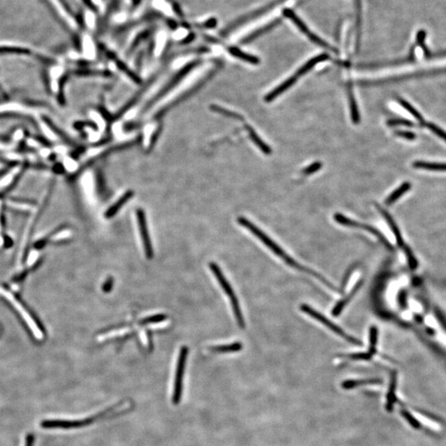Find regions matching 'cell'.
Instances as JSON below:
<instances>
[{"label": "cell", "mask_w": 446, "mask_h": 446, "mask_svg": "<svg viewBox=\"0 0 446 446\" xmlns=\"http://www.w3.org/2000/svg\"><path fill=\"white\" fill-rule=\"evenodd\" d=\"M378 331L377 327H370V349H369V352L370 354H375L376 352H377V349H376V346H377V344H378Z\"/></svg>", "instance_id": "484cf974"}, {"label": "cell", "mask_w": 446, "mask_h": 446, "mask_svg": "<svg viewBox=\"0 0 446 446\" xmlns=\"http://www.w3.org/2000/svg\"><path fill=\"white\" fill-rule=\"evenodd\" d=\"M246 128H247L249 136H250L251 140L253 141L254 143L260 148V150H261L262 152L264 153V154H266V155L271 154L272 150L270 149V147L263 142V140L256 134V131H254L253 128H250L249 126H247Z\"/></svg>", "instance_id": "e0dca14e"}, {"label": "cell", "mask_w": 446, "mask_h": 446, "mask_svg": "<svg viewBox=\"0 0 446 446\" xmlns=\"http://www.w3.org/2000/svg\"><path fill=\"white\" fill-rule=\"evenodd\" d=\"M300 308H301V310H302V312H304V313H307L308 315L316 319V321H318L319 322H321V324L325 325V326L328 327L330 330H332V332H334L335 334L340 335V337H342L343 339H345L346 341H348L349 343H351V344H353V345L361 346L362 342L360 340L347 334V333H346L344 330L341 329L339 326L333 323L332 321H330L329 319L326 317L325 316L322 315L321 313H319L317 311H316L315 309H313V308H311L310 306H308V305L307 304H302Z\"/></svg>", "instance_id": "5b68a950"}, {"label": "cell", "mask_w": 446, "mask_h": 446, "mask_svg": "<svg viewBox=\"0 0 446 446\" xmlns=\"http://www.w3.org/2000/svg\"><path fill=\"white\" fill-rule=\"evenodd\" d=\"M188 349L187 346H183L180 350V355L178 358L177 366L174 377V391L172 397V403L178 405L181 401L183 394V380L185 376V366L188 357Z\"/></svg>", "instance_id": "8992f818"}, {"label": "cell", "mask_w": 446, "mask_h": 446, "mask_svg": "<svg viewBox=\"0 0 446 446\" xmlns=\"http://www.w3.org/2000/svg\"><path fill=\"white\" fill-rule=\"evenodd\" d=\"M237 222H238L240 225L244 226L245 228L249 230L251 233H253L259 240L261 241L263 244H264L267 247L269 248V250L273 251L276 256H279L283 260H284L286 264H289V266L293 267L294 269L300 270L302 272L307 273L308 275H312L313 277H315L316 279H317L321 281V283H324L329 289H332L334 291H337V289H335V287L331 282L327 280L326 278H324L320 274L316 272L313 269H309L308 267L302 266L301 264H298L296 260H294V259L286 253L285 251L279 245H278L277 243L274 242L268 235L265 234L264 231H262L259 228L258 226H256L255 224L248 220L247 218L240 217V218H237Z\"/></svg>", "instance_id": "6da1fadb"}, {"label": "cell", "mask_w": 446, "mask_h": 446, "mask_svg": "<svg viewBox=\"0 0 446 446\" xmlns=\"http://www.w3.org/2000/svg\"><path fill=\"white\" fill-rule=\"evenodd\" d=\"M346 357H348L350 359H354V360H359V359L360 360H370L372 359L373 354H370V352L368 351L366 353L349 354V355H346Z\"/></svg>", "instance_id": "e575fe53"}, {"label": "cell", "mask_w": 446, "mask_h": 446, "mask_svg": "<svg viewBox=\"0 0 446 446\" xmlns=\"http://www.w3.org/2000/svg\"><path fill=\"white\" fill-rule=\"evenodd\" d=\"M403 250L405 251L406 256H407V259H408L409 266L411 267V269H416V268H417L418 263H417V260H416V257L414 256L411 249H410L409 246L406 245H403Z\"/></svg>", "instance_id": "f546056e"}, {"label": "cell", "mask_w": 446, "mask_h": 446, "mask_svg": "<svg viewBox=\"0 0 446 446\" xmlns=\"http://www.w3.org/2000/svg\"><path fill=\"white\" fill-rule=\"evenodd\" d=\"M133 191L129 190L127 193H124L123 196L121 197L113 205H112L111 207L107 210V212L104 213L105 218L109 219V218L114 217L116 215V213L121 209V207H123L124 204H127L128 200L131 199L133 197Z\"/></svg>", "instance_id": "4fadbf2b"}, {"label": "cell", "mask_w": 446, "mask_h": 446, "mask_svg": "<svg viewBox=\"0 0 446 446\" xmlns=\"http://www.w3.org/2000/svg\"><path fill=\"white\" fill-rule=\"evenodd\" d=\"M378 383H380V381L376 380V379H367V380L360 381H346L342 385L343 388L345 389H353L359 384H378Z\"/></svg>", "instance_id": "f1b7e54d"}, {"label": "cell", "mask_w": 446, "mask_h": 446, "mask_svg": "<svg viewBox=\"0 0 446 446\" xmlns=\"http://www.w3.org/2000/svg\"><path fill=\"white\" fill-rule=\"evenodd\" d=\"M397 102H398L401 106L404 108L407 111L409 112L416 119L418 120L420 123H424V118L422 117V114H421L419 112L417 111L411 104H410V103H408V101H406L405 99H403V98H397Z\"/></svg>", "instance_id": "cb8c5ba5"}, {"label": "cell", "mask_w": 446, "mask_h": 446, "mask_svg": "<svg viewBox=\"0 0 446 446\" xmlns=\"http://www.w3.org/2000/svg\"><path fill=\"white\" fill-rule=\"evenodd\" d=\"M14 174H15V172L13 171L11 173H9L5 177L3 178V180L0 181V187L2 188V187L8 186L11 183L12 179L14 178Z\"/></svg>", "instance_id": "ab89813d"}, {"label": "cell", "mask_w": 446, "mask_h": 446, "mask_svg": "<svg viewBox=\"0 0 446 446\" xmlns=\"http://www.w3.org/2000/svg\"><path fill=\"white\" fill-rule=\"evenodd\" d=\"M83 2L85 3V5L87 6L88 8H90L91 11H98V8L96 7L95 4L93 3L92 0H83Z\"/></svg>", "instance_id": "ee69618b"}, {"label": "cell", "mask_w": 446, "mask_h": 446, "mask_svg": "<svg viewBox=\"0 0 446 446\" xmlns=\"http://www.w3.org/2000/svg\"><path fill=\"white\" fill-rule=\"evenodd\" d=\"M115 62H116V66H117V68L119 69L120 71L123 72L125 74H127L128 78H130L132 81L135 82L137 85L142 84V81L141 78L135 72L131 71V69L129 68L128 66H126L122 60L115 59Z\"/></svg>", "instance_id": "7402d4cb"}, {"label": "cell", "mask_w": 446, "mask_h": 446, "mask_svg": "<svg viewBox=\"0 0 446 446\" xmlns=\"http://www.w3.org/2000/svg\"><path fill=\"white\" fill-rule=\"evenodd\" d=\"M279 22V20H278V21L276 20V21H274V22H270L269 24L266 25L265 27H261V28H260L259 30L255 31L254 33H251V34H250L248 37H246L245 38L243 39L242 41V43H249L250 41H253L255 39L257 38L260 36L263 35L264 33H268L269 31L271 30L274 27H276Z\"/></svg>", "instance_id": "ffe728a7"}, {"label": "cell", "mask_w": 446, "mask_h": 446, "mask_svg": "<svg viewBox=\"0 0 446 446\" xmlns=\"http://www.w3.org/2000/svg\"><path fill=\"white\" fill-rule=\"evenodd\" d=\"M152 30L150 28V29H147V30L139 33L138 35L136 36V38L134 39V41H132V43H131V46L129 48V52H131L136 49L139 44L141 43L145 39H147L152 33Z\"/></svg>", "instance_id": "4316f807"}, {"label": "cell", "mask_w": 446, "mask_h": 446, "mask_svg": "<svg viewBox=\"0 0 446 446\" xmlns=\"http://www.w3.org/2000/svg\"><path fill=\"white\" fill-rule=\"evenodd\" d=\"M411 185L410 183H403V185H401L396 190L393 191L387 198L386 201H385L386 205H389H389H392V204H394L395 202L397 201V199H400L404 193H407L411 188Z\"/></svg>", "instance_id": "2e32d148"}, {"label": "cell", "mask_w": 446, "mask_h": 446, "mask_svg": "<svg viewBox=\"0 0 446 446\" xmlns=\"http://www.w3.org/2000/svg\"><path fill=\"white\" fill-rule=\"evenodd\" d=\"M0 294L6 300H8V302L14 307L17 313H19V315L22 317V321H24L28 327V329L32 332L33 336L37 340H42L44 337L42 330L41 329V327H39L35 319L32 316L29 311L25 308L24 305L22 304V302L17 298V297L8 289L0 288Z\"/></svg>", "instance_id": "7a4b0ae2"}, {"label": "cell", "mask_w": 446, "mask_h": 446, "mask_svg": "<svg viewBox=\"0 0 446 446\" xmlns=\"http://www.w3.org/2000/svg\"><path fill=\"white\" fill-rule=\"evenodd\" d=\"M213 352L218 353H230V352H237L242 350V344L240 342L231 343L228 345H222V346H213L210 348Z\"/></svg>", "instance_id": "44dd1931"}, {"label": "cell", "mask_w": 446, "mask_h": 446, "mask_svg": "<svg viewBox=\"0 0 446 446\" xmlns=\"http://www.w3.org/2000/svg\"><path fill=\"white\" fill-rule=\"evenodd\" d=\"M362 284H363V280H359V282L354 286V288L352 289V290L350 292L348 296H346L345 298L340 300V302H338L337 304L334 306L333 310H332V315L334 316H338L340 315L343 309L346 308V305L348 304L349 302H351V300L354 297V295L357 294V292L359 291V289L361 288Z\"/></svg>", "instance_id": "7c38bea8"}, {"label": "cell", "mask_w": 446, "mask_h": 446, "mask_svg": "<svg viewBox=\"0 0 446 446\" xmlns=\"http://www.w3.org/2000/svg\"><path fill=\"white\" fill-rule=\"evenodd\" d=\"M322 166V164L321 162H315V163L312 164L311 166H308L306 169L303 170V174L308 175V174H312L315 172L318 171L320 170Z\"/></svg>", "instance_id": "d590c367"}, {"label": "cell", "mask_w": 446, "mask_h": 446, "mask_svg": "<svg viewBox=\"0 0 446 446\" xmlns=\"http://www.w3.org/2000/svg\"><path fill=\"white\" fill-rule=\"evenodd\" d=\"M210 110L214 112H217V113H219V114L223 115V116L230 117V118H234V119L237 120L243 119V117L242 115L238 114L235 112L230 111L228 109H224L223 107L215 105V104H212L210 106Z\"/></svg>", "instance_id": "603a6c76"}, {"label": "cell", "mask_w": 446, "mask_h": 446, "mask_svg": "<svg viewBox=\"0 0 446 446\" xmlns=\"http://www.w3.org/2000/svg\"><path fill=\"white\" fill-rule=\"evenodd\" d=\"M376 207H378V211L380 212L381 214L383 215L385 220L387 221V223L389 224V227L392 230V233L395 236V238H396V241H397V245L403 247V245H405L404 244V241H403V237L401 235V231L398 228L397 224L395 223V221L393 220V218L391 217V215L389 214V212L385 211L384 208L379 207L378 205H376Z\"/></svg>", "instance_id": "30bf717a"}, {"label": "cell", "mask_w": 446, "mask_h": 446, "mask_svg": "<svg viewBox=\"0 0 446 446\" xmlns=\"http://www.w3.org/2000/svg\"><path fill=\"white\" fill-rule=\"evenodd\" d=\"M297 79L298 78L294 74L289 79H286L285 81L283 82L280 85H279L278 87L275 88V90L269 93L265 98H264V100L266 101V102H271V101L274 100L275 98L280 95L281 93H283V92H285V91L289 90V88L292 87L296 83Z\"/></svg>", "instance_id": "8fae6325"}, {"label": "cell", "mask_w": 446, "mask_h": 446, "mask_svg": "<svg viewBox=\"0 0 446 446\" xmlns=\"http://www.w3.org/2000/svg\"><path fill=\"white\" fill-rule=\"evenodd\" d=\"M403 415L405 416L406 419L408 420V422H410L414 427H416V428L419 427L418 422H416V420L414 419L413 417L411 415H409L407 411H403Z\"/></svg>", "instance_id": "b9f144b4"}, {"label": "cell", "mask_w": 446, "mask_h": 446, "mask_svg": "<svg viewBox=\"0 0 446 446\" xmlns=\"http://www.w3.org/2000/svg\"><path fill=\"white\" fill-rule=\"evenodd\" d=\"M194 38H195V34L192 33H190V34H189V35H188V37H186V38L184 39V40H183L181 42H182V44L189 43V42L193 41V39Z\"/></svg>", "instance_id": "f6af8a7d"}, {"label": "cell", "mask_w": 446, "mask_h": 446, "mask_svg": "<svg viewBox=\"0 0 446 446\" xmlns=\"http://www.w3.org/2000/svg\"><path fill=\"white\" fill-rule=\"evenodd\" d=\"M334 219L336 223H339V224H341L343 226L363 229V230L369 231L370 233L374 235L376 237H378V239L380 240L381 242L384 243V245H386L387 247L390 249V250H392V245L388 242V240L384 237V235L382 234L380 231H378L377 229L374 228L373 226H370V225H367V224H362V223H358L356 221L352 220V219L346 218V217L342 215V214H340V213H335L334 215Z\"/></svg>", "instance_id": "ba28073f"}, {"label": "cell", "mask_w": 446, "mask_h": 446, "mask_svg": "<svg viewBox=\"0 0 446 446\" xmlns=\"http://www.w3.org/2000/svg\"><path fill=\"white\" fill-rule=\"evenodd\" d=\"M209 268L213 273V275H215L216 279H218V283L223 289V291L225 292L226 295L228 296L231 306H232V310L234 313L235 317L237 319V323L241 328L244 329L245 327V319L243 317L242 313L240 308L239 301L237 299V296L232 289V287L229 283L226 278L223 275L220 267L218 266V264L215 263H210Z\"/></svg>", "instance_id": "3957f363"}, {"label": "cell", "mask_w": 446, "mask_h": 446, "mask_svg": "<svg viewBox=\"0 0 446 446\" xmlns=\"http://www.w3.org/2000/svg\"><path fill=\"white\" fill-rule=\"evenodd\" d=\"M348 98L350 107H351V118L354 124H359L360 122V115H359V109L357 105L356 101L354 98V93L351 90L350 85L348 86Z\"/></svg>", "instance_id": "ac0fdd59"}, {"label": "cell", "mask_w": 446, "mask_h": 446, "mask_svg": "<svg viewBox=\"0 0 446 446\" xmlns=\"http://www.w3.org/2000/svg\"><path fill=\"white\" fill-rule=\"evenodd\" d=\"M58 1L60 2V4H61V6L64 8V9H65L71 16H72V18H74V19H75L77 22H78V24H79L80 27H84V25L85 24H84V19H83V18H82L81 16L77 15V14L72 10V8H71V6L69 4L68 2H67L66 0H58Z\"/></svg>", "instance_id": "83f0119b"}, {"label": "cell", "mask_w": 446, "mask_h": 446, "mask_svg": "<svg viewBox=\"0 0 446 446\" xmlns=\"http://www.w3.org/2000/svg\"><path fill=\"white\" fill-rule=\"evenodd\" d=\"M217 24H218V20L214 19V18H212V19L207 20L206 22L200 23L198 26L204 27V28H213V27H215L217 26Z\"/></svg>", "instance_id": "f35d334b"}, {"label": "cell", "mask_w": 446, "mask_h": 446, "mask_svg": "<svg viewBox=\"0 0 446 446\" xmlns=\"http://www.w3.org/2000/svg\"><path fill=\"white\" fill-rule=\"evenodd\" d=\"M41 155L43 156H47V155L49 154V150H47V148H43L42 150H41Z\"/></svg>", "instance_id": "bcb514c9"}, {"label": "cell", "mask_w": 446, "mask_h": 446, "mask_svg": "<svg viewBox=\"0 0 446 446\" xmlns=\"http://www.w3.org/2000/svg\"><path fill=\"white\" fill-rule=\"evenodd\" d=\"M426 37H427V33L424 30H420L416 34V43L423 51L425 57L427 58V59H429L431 54H430V50L427 48V45L425 43Z\"/></svg>", "instance_id": "d4e9b609"}, {"label": "cell", "mask_w": 446, "mask_h": 446, "mask_svg": "<svg viewBox=\"0 0 446 446\" xmlns=\"http://www.w3.org/2000/svg\"><path fill=\"white\" fill-rule=\"evenodd\" d=\"M136 218H137V223H138L139 229L140 232L142 235V242L144 245L145 253L147 259H152L154 256V251H153V246L150 242V236H149V231L147 228V218L145 215V212L143 210H136Z\"/></svg>", "instance_id": "9c48e42d"}, {"label": "cell", "mask_w": 446, "mask_h": 446, "mask_svg": "<svg viewBox=\"0 0 446 446\" xmlns=\"http://www.w3.org/2000/svg\"><path fill=\"white\" fill-rule=\"evenodd\" d=\"M25 109L21 104H7L0 105V112H22L24 111Z\"/></svg>", "instance_id": "1f68e13d"}, {"label": "cell", "mask_w": 446, "mask_h": 446, "mask_svg": "<svg viewBox=\"0 0 446 446\" xmlns=\"http://www.w3.org/2000/svg\"><path fill=\"white\" fill-rule=\"evenodd\" d=\"M388 125L391 126H405V127H414V123L411 121L403 118H393L388 121Z\"/></svg>", "instance_id": "d6a6232c"}, {"label": "cell", "mask_w": 446, "mask_h": 446, "mask_svg": "<svg viewBox=\"0 0 446 446\" xmlns=\"http://www.w3.org/2000/svg\"><path fill=\"white\" fill-rule=\"evenodd\" d=\"M112 286H113V279L111 277L109 278L106 282L104 283V285H103V291L105 292V293H109L112 289Z\"/></svg>", "instance_id": "60d3db41"}, {"label": "cell", "mask_w": 446, "mask_h": 446, "mask_svg": "<svg viewBox=\"0 0 446 446\" xmlns=\"http://www.w3.org/2000/svg\"><path fill=\"white\" fill-rule=\"evenodd\" d=\"M172 6H173V9H174V13L176 14V15L180 17V18H184V13H183L180 6L179 5V3H176V2H173Z\"/></svg>", "instance_id": "7bdbcfd3"}, {"label": "cell", "mask_w": 446, "mask_h": 446, "mask_svg": "<svg viewBox=\"0 0 446 446\" xmlns=\"http://www.w3.org/2000/svg\"><path fill=\"white\" fill-rule=\"evenodd\" d=\"M0 52H14V53H27V50L18 48V47H7L2 46L0 47Z\"/></svg>", "instance_id": "74e56055"}, {"label": "cell", "mask_w": 446, "mask_h": 446, "mask_svg": "<svg viewBox=\"0 0 446 446\" xmlns=\"http://www.w3.org/2000/svg\"><path fill=\"white\" fill-rule=\"evenodd\" d=\"M141 2H142V0H133L132 4H133L134 7H136V6H138L139 3H141Z\"/></svg>", "instance_id": "7dc6e473"}, {"label": "cell", "mask_w": 446, "mask_h": 446, "mask_svg": "<svg viewBox=\"0 0 446 446\" xmlns=\"http://www.w3.org/2000/svg\"><path fill=\"white\" fill-rule=\"evenodd\" d=\"M167 318V316L164 314H158V315L150 316L147 318H144L142 321V324H152L158 323L161 321H165Z\"/></svg>", "instance_id": "836d02e7"}, {"label": "cell", "mask_w": 446, "mask_h": 446, "mask_svg": "<svg viewBox=\"0 0 446 446\" xmlns=\"http://www.w3.org/2000/svg\"><path fill=\"white\" fill-rule=\"evenodd\" d=\"M426 125L428 129H430V131H432L433 133H435L436 136H438L440 138L443 139L444 141L446 142V131H444L443 129H441V128H439L438 126L432 123H427Z\"/></svg>", "instance_id": "4dcf8cb0"}, {"label": "cell", "mask_w": 446, "mask_h": 446, "mask_svg": "<svg viewBox=\"0 0 446 446\" xmlns=\"http://www.w3.org/2000/svg\"><path fill=\"white\" fill-rule=\"evenodd\" d=\"M413 167L418 169L433 170V171H446V163H431L426 161H415Z\"/></svg>", "instance_id": "d6986e66"}, {"label": "cell", "mask_w": 446, "mask_h": 446, "mask_svg": "<svg viewBox=\"0 0 446 446\" xmlns=\"http://www.w3.org/2000/svg\"><path fill=\"white\" fill-rule=\"evenodd\" d=\"M329 58V55L327 54V53H322V54L318 55V56H316L315 57L312 58V59L308 60V62L306 63L305 65H303L301 68L298 69L296 74H295V75H296L297 78L302 76V75H303L305 74L308 73V71H310L311 70H312L314 66H316L318 63L327 60Z\"/></svg>", "instance_id": "5bb4252c"}, {"label": "cell", "mask_w": 446, "mask_h": 446, "mask_svg": "<svg viewBox=\"0 0 446 446\" xmlns=\"http://www.w3.org/2000/svg\"><path fill=\"white\" fill-rule=\"evenodd\" d=\"M228 52L231 56L234 57L238 58L240 60H244L245 62L250 63L251 65H259L260 64V59L256 57L253 55L248 54L245 52H242V50L237 48L236 46H230L228 47Z\"/></svg>", "instance_id": "9a60e30c"}, {"label": "cell", "mask_w": 446, "mask_h": 446, "mask_svg": "<svg viewBox=\"0 0 446 446\" xmlns=\"http://www.w3.org/2000/svg\"><path fill=\"white\" fill-rule=\"evenodd\" d=\"M396 135L400 136V137H403V138L407 139V140H410V141H412V140L416 139V135L413 132H411V131H398L396 132Z\"/></svg>", "instance_id": "8d00e7d4"}, {"label": "cell", "mask_w": 446, "mask_h": 446, "mask_svg": "<svg viewBox=\"0 0 446 446\" xmlns=\"http://www.w3.org/2000/svg\"><path fill=\"white\" fill-rule=\"evenodd\" d=\"M283 16L285 17V18L289 19V20H291L292 22H294V25H295L302 33L306 34L308 38L310 39L311 41H313V43H315L316 45H318V46L324 47V48H327V49L330 50V51H332V52L337 53V51H336L335 48H334L333 46H330L329 44L323 41L322 39L320 38L318 36H316V34H314V33H312V32L309 30L308 26L305 24L304 22H302V19H300L299 17L297 16L292 9L285 8L283 11Z\"/></svg>", "instance_id": "52a82bcc"}, {"label": "cell", "mask_w": 446, "mask_h": 446, "mask_svg": "<svg viewBox=\"0 0 446 446\" xmlns=\"http://www.w3.org/2000/svg\"><path fill=\"white\" fill-rule=\"evenodd\" d=\"M1 212V210H0ZM1 215V213H0ZM2 242H3V239H2V237H1V217H0V245H2Z\"/></svg>", "instance_id": "c3c4849f"}, {"label": "cell", "mask_w": 446, "mask_h": 446, "mask_svg": "<svg viewBox=\"0 0 446 446\" xmlns=\"http://www.w3.org/2000/svg\"><path fill=\"white\" fill-rule=\"evenodd\" d=\"M199 64H200V60H194V61L189 62L188 65L184 66V67H183V68L173 77V79H170V80L168 82V84L165 85V86L155 94V97H153V98L146 104V106H145L144 109H143V111H147V110L150 109V107H152L154 104H156L158 101L164 98V97H165L168 93L170 92V91H171V90H173V89H174V88L175 87V86H176V85H177L178 84H179V83H180V82L181 81V80H182V79H184L192 70H193V69L195 68Z\"/></svg>", "instance_id": "277c9868"}]
</instances>
